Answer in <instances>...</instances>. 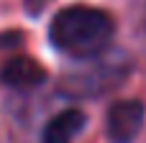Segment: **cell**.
Masks as SVG:
<instances>
[{"label":"cell","instance_id":"1","mask_svg":"<svg viewBox=\"0 0 146 143\" xmlns=\"http://www.w3.org/2000/svg\"><path fill=\"white\" fill-rule=\"evenodd\" d=\"M113 36V15L95 5H67L59 13H54L49 23L51 46L74 61H90L108 54Z\"/></svg>","mask_w":146,"mask_h":143},{"label":"cell","instance_id":"2","mask_svg":"<svg viewBox=\"0 0 146 143\" xmlns=\"http://www.w3.org/2000/svg\"><path fill=\"white\" fill-rule=\"evenodd\" d=\"M131 69V61L123 56H110L103 54L98 59H90L85 61L82 69L72 72L67 79H64V92H69L72 97H98V95H105L108 90L118 87L123 82V77L128 74Z\"/></svg>","mask_w":146,"mask_h":143},{"label":"cell","instance_id":"3","mask_svg":"<svg viewBox=\"0 0 146 143\" xmlns=\"http://www.w3.org/2000/svg\"><path fill=\"white\" fill-rule=\"evenodd\" d=\"M146 120V105L141 100H121L108 107L105 133L110 143H133Z\"/></svg>","mask_w":146,"mask_h":143},{"label":"cell","instance_id":"4","mask_svg":"<svg viewBox=\"0 0 146 143\" xmlns=\"http://www.w3.org/2000/svg\"><path fill=\"white\" fill-rule=\"evenodd\" d=\"M46 69L31 56H13L0 67V82L13 90H36L46 82Z\"/></svg>","mask_w":146,"mask_h":143},{"label":"cell","instance_id":"5","mask_svg":"<svg viewBox=\"0 0 146 143\" xmlns=\"http://www.w3.org/2000/svg\"><path fill=\"white\" fill-rule=\"evenodd\" d=\"M87 115L80 107H67L56 113L41 130V143H72L85 130Z\"/></svg>","mask_w":146,"mask_h":143},{"label":"cell","instance_id":"6","mask_svg":"<svg viewBox=\"0 0 146 143\" xmlns=\"http://www.w3.org/2000/svg\"><path fill=\"white\" fill-rule=\"evenodd\" d=\"M21 33H0V46H10V43H18Z\"/></svg>","mask_w":146,"mask_h":143}]
</instances>
